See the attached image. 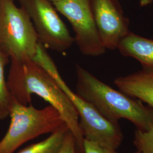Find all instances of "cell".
<instances>
[{"mask_svg": "<svg viewBox=\"0 0 153 153\" xmlns=\"http://www.w3.org/2000/svg\"><path fill=\"white\" fill-rule=\"evenodd\" d=\"M76 93L109 120L131 122L141 131L153 127V108L116 90L79 65L76 66Z\"/></svg>", "mask_w": 153, "mask_h": 153, "instance_id": "2", "label": "cell"}, {"mask_svg": "<svg viewBox=\"0 0 153 153\" xmlns=\"http://www.w3.org/2000/svg\"><path fill=\"white\" fill-rule=\"evenodd\" d=\"M119 90L153 108V69H144L116 78Z\"/></svg>", "mask_w": 153, "mask_h": 153, "instance_id": "9", "label": "cell"}, {"mask_svg": "<svg viewBox=\"0 0 153 153\" xmlns=\"http://www.w3.org/2000/svg\"><path fill=\"white\" fill-rule=\"evenodd\" d=\"M139 1L141 6H146L153 2V0H139Z\"/></svg>", "mask_w": 153, "mask_h": 153, "instance_id": "16", "label": "cell"}, {"mask_svg": "<svg viewBox=\"0 0 153 153\" xmlns=\"http://www.w3.org/2000/svg\"><path fill=\"white\" fill-rule=\"evenodd\" d=\"M52 4L71 23L74 42L82 54L91 57L104 54L107 49L100 38L90 0H59Z\"/></svg>", "mask_w": 153, "mask_h": 153, "instance_id": "7", "label": "cell"}, {"mask_svg": "<svg viewBox=\"0 0 153 153\" xmlns=\"http://www.w3.org/2000/svg\"><path fill=\"white\" fill-rule=\"evenodd\" d=\"M10 62L6 81L13 99L27 105L35 94L49 103L58 111L74 137L76 153H84V137L76 109L55 79L31 59Z\"/></svg>", "mask_w": 153, "mask_h": 153, "instance_id": "1", "label": "cell"}, {"mask_svg": "<svg viewBox=\"0 0 153 153\" xmlns=\"http://www.w3.org/2000/svg\"><path fill=\"white\" fill-rule=\"evenodd\" d=\"M48 1H50V2H52V3H53V2H56V1H59V0H48Z\"/></svg>", "mask_w": 153, "mask_h": 153, "instance_id": "17", "label": "cell"}, {"mask_svg": "<svg viewBox=\"0 0 153 153\" xmlns=\"http://www.w3.org/2000/svg\"><path fill=\"white\" fill-rule=\"evenodd\" d=\"M133 144L141 153H153V127L147 131L136 129Z\"/></svg>", "mask_w": 153, "mask_h": 153, "instance_id": "13", "label": "cell"}, {"mask_svg": "<svg viewBox=\"0 0 153 153\" xmlns=\"http://www.w3.org/2000/svg\"><path fill=\"white\" fill-rule=\"evenodd\" d=\"M84 153H118L116 150L105 148L96 142L84 138L83 140Z\"/></svg>", "mask_w": 153, "mask_h": 153, "instance_id": "14", "label": "cell"}, {"mask_svg": "<svg viewBox=\"0 0 153 153\" xmlns=\"http://www.w3.org/2000/svg\"><path fill=\"white\" fill-rule=\"evenodd\" d=\"M134 153H140V152H138V151H136V152H134Z\"/></svg>", "mask_w": 153, "mask_h": 153, "instance_id": "18", "label": "cell"}, {"mask_svg": "<svg viewBox=\"0 0 153 153\" xmlns=\"http://www.w3.org/2000/svg\"><path fill=\"white\" fill-rule=\"evenodd\" d=\"M30 16L39 41L47 48L58 52L69 49L74 42L68 28L48 0H19Z\"/></svg>", "mask_w": 153, "mask_h": 153, "instance_id": "6", "label": "cell"}, {"mask_svg": "<svg viewBox=\"0 0 153 153\" xmlns=\"http://www.w3.org/2000/svg\"><path fill=\"white\" fill-rule=\"evenodd\" d=\"M93 16L102 43L106 49L117 48L131 32L129 21L117 0H90Z\"/></svg>", "mask_w": 153, "mask_h": 153, "instance_id": "8", "label": "cell"}, {"mask_svg": "<svg viewBox=\"0 0 153 153\" xmlns=\"http://www.w3.org/2000/svg\"><path fill=\"white\" fill-rule=\"evenodd\" d=\"M10 61L9 56L0 48V120L9 116L13 98L5 76V69Z\"/></svg>", "mask_w": 153, "mask_h": 153, "instance_id": "12", "label": "cell"}, {"mask_svg": "<svg viewBox=\"0 0 153 153\" xmlns=\"http://www.w3.org/2000/svg\"><path fill=\"white\" fill-rule=\"evenodd\" d=\"M9 116V129L0 141V153H13L33 138L67 126L58 111L52 105L37 109L32 105L21 104L14 99Z\"/></svg>", "mask_w": 153, "mask_h": 153, "instance_id": "3", "label": "cell"}, {"mask_svg": "<svg viewBox=\"0 0 153 153\" xmlns=\"http://www.w3.org/2000/svg\"><path fill=\"white\" fill-rule=\"evenodd\" d=\"M52 76L76 109L84 138L105 148L117 150L124 138L119 123L109 120L92 105L74 93L62 79L59 72Z\"/></svg>", "mask_w": 153, "mask_h": 153, "instance_id": "5", "label": "cell"}, {"mask_svg": "<svg viewBox=\"0 0 153 153\" xmlns=\"http://www.w3.org/2000/svg\"><path fill=\"white\" fill-rule=\"evenodd\" d=\"M68 130V126L61 128L51 133L44 141L28 146L18 153H57Z\"/></svg>", "mask_w": 153, "mask_h": 153, "instance_id": "11", "label": "cell"}, {"mask_svg": "<svg viewBox=\"0 0 153 153\" xmlns=\"http://www.w3.org/2000/svg\"><path fill=\"white\" fill-rule=\"evenodd\" d=\"M121 55L138 61L144 69H153V40L129 33L117 48Z\"/></svg>", "mask_w": 153, "mask_h": 153, "instance_id": "10", "label": "cell"}, {"mask_svg": "<svg viewBox=\"0 0 153 153\" xmlns=\"http://www.w3.org/2000/svg\"><path fill=\"white\" fill-rule=\"evenodd\" d=\"M38 37L27 12L14 0H0V48L10 60L32 59Z\"/></svg>", "mask_w": 153, "mask_h": 153, "instance_id": "4", "label": "cell"}, {"mask_svg": "<svg viewBox=\"0 0 153 153\" xmlns=\"http://www.w3.org/2000/svg\"><path fill=\"white\" fill-rule=\"evenodd\" d=\"M57 153H76L75 139L69 130L67 131L63 143Z\"/></svg>", "mask_w": 153, "mask_h": 153, "instance_id": "15", "label": "cell"}]
</instances>
